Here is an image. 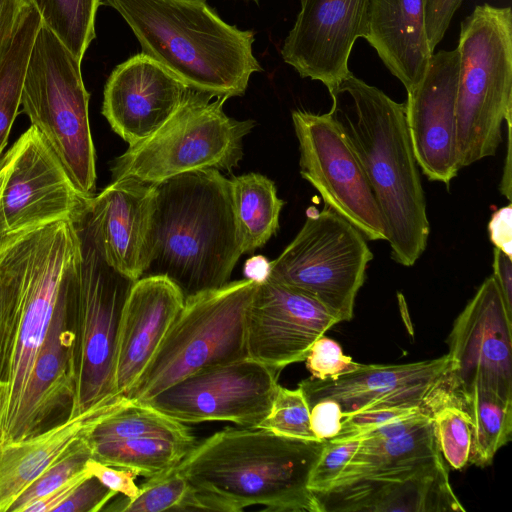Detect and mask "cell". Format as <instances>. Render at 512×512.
Returning a JSON list of instances; mask_svg holds the SVG:
<instances>
[{
    "label": "cell",
    "mask_w": 512,
    "mask_h": 512,
    "mask_svg": "<svg viewBox=\"0 0 512 512\" xmlns=\"http://www.w3.org/2000/svg\"><path fill=\"white\" fill-rule=\"evenodd\" d=\"M81 258L72 218L0 239V379L8 385L0 443L16 423L59 299Z\"/></svg>",
    "instance_id": "6da1fadb"
},
{
    "label": "cell",
    "mask_w": 512,
    "mask_h": 512,
    "mask_svg": "<svg viewBox=\"0 0 512 512\" xmlns=\"http://www.w3.org/2000/svg\"><path fill=\"white\" fill-rule=\"evenodd\" d=\"M324 442L226 427L197 442L176 466L188 483L180 511L322 512L308 480Z\"/></svg>",
    "instance_id": "7a4b0ae2"
},
{
    "label": "cell",
    "mask_w": 512,
    "mask_h": 512,
    "mask_svg": "<svg viewBox=\"0 0 512 512\" xmlns=\"http://www.w3.org/2000/svg\"><path fill=\"white\" fill-rule=\"evenodd\" d=\"M330 95L328 113L374 194L391 258L410 267L426 249L430 226L404 104L352 73Z\"/></svg>",
    "instance_id": "3957f363"
},
{
    "label": "cell",
    "mask_w": 512,
    "mask_h": 512,
    "mask_svg": "<svg viewBox=\"0 0 512 512\" xmlns=\"http://www.w3.org/2000/svg\"><path fill=\"white\" fill-rule=\"evenodd\" d=\"M242 254L230 179L220 170L187 172L156 185L143 276L168 278L186 299L227 284Z\"/></svg>",
    "instance_id": "277c9868"
},
{
    "label": "cell",
    "mask_w": 512,
    "mask_h": 512,
    "mask_svg": "<svg viewBox=\"0 0 512 512\" xmlns=\"http://www.w3.org/2000/svg\"><path fill=\"white\" fill-rule=\"evenodd\" d=\"M127 22L143 54L191 90L226 99L244 95L262 70L254 32L224 22L205 0H104Z\"/></svg>",
    "instance_id": "5b68a950"
},
{
    "label": "cell",
    "mask_w": 512,
    "mask_h": 512,
    "mask_svg": "<svg viewBox=\"0 0 512 512\" xmlns=\"http://www.w3.org/2000/svg\"><path fill=\"white\" fill-rule=\"evenodd\" d=\"M456 95L459 170L493 156L512 115V12L478 5L460 26Z\"/></svg>",
    "instance_id": "8992f818"
},
{
    "label": "cell",
    "mask_w": 512,
    "mask_h": 512,
    "mask_svg": "<svg viewBox=\"0 0 512 512\" xmlns=\"http://www.w3.org/2000/svg\"><path fill=\"white\" fill-rule=\"evenodd\" d=\"M257 287L258 283L244 278L186 298L126 397L144 403L191 374L249 358L247 315Z\"/></svg>",
    "instance_id": "52a82bcc"
},
{
    "label": "cell",
    "mask_w": 512,
    "mask_h": 512,
    "mask_svg": "<svg viewBox=\"0 0 512 512\" xmlns=\"http://www.w3.org/2000/svg\"><path fill=\"white\" fill-rule=\"evenodd\" d=\"M213 98L190 89L160 128L113 161L112 180L133 178L157 185L187 172L235 168L243 157L244 137L255 122L227 116V99Z\"/></svg>",
    "instance_id": "ba28073f"
},
{
    "label": "cell",
    "mask_w": 512,
    "mask_h": 512,
    "mask_svg": "<svg viewBox=\"0 0 512 512\" xmlns=\"http://www.w3.org/2000/svg\"><path fill=\"white\" fill-rule=\"evenodd\" d=\"M21 106L76 189L84 196H92L96 183L95 148L81 63L43 24L30 54Z\"/></svg>",
    "instance_id": "9c48e42d"
},
{
    "label": "cell",
    "mask_w": 512,
    "mask_h": 512,
    "mask_svg": "<svg viewBox=\"0 0 512 512\" xmlns=\"http://www.w3.org/2000/svg\"><path fill=\"white\" fill-rule=\"evenodd\" d=\"M77 224L82 258L71 279L68 297L76 373L70 413L119 395L114 379L117 337L123 308L135 282L108 264L81 219Z\"/></svg>",
    "instance_id": "30bf717a"
},
{
    "label": "cell",
    "mask_w": 512,
    "mask_h": 512,
    "mask_svg": "<svg viewBox=\"0 0 512 512\" xmlns=\"http://www.w3.org/2000/svg\"><path fill=\"white\" fill-rule=\"evenodd\" d=\"M367 241L330 208L310 206L295 238L270 261L269 277L315 299L340 322L350 321L373 259Z\"/></svg>",
    "instance_id": "8fae6325"
},
{
    "label": "cell",
    "mask_w": 512,
    "mask_h": 512,
    "mask_svg": "<svg viewBox=\"0 0 512 512\" xmlns=\"http://www.w3.org/2000/svg\"><path fill=\"white\" fill-rule=\"evenodd\" d=\"M300 174L324 206L350 222L367 240H386L384 220L353 151L329 113L295 110Z\"/></svg>",
    "instance_id": "7c38bea8"
},
{
    "label": "cell",
    "mask_w": 512,
    "mask_h": 512,
    "mask_svg": "<svg viewBox=\"0 0 512 512\" xmlns=\"http://www.w3.org/2000/svg\"><path fill=\"white\" fill-rule=\"evenodd\" d=\"M280 373L245 358L191 374L144 403L181 423L227 421L257 429L270 411Z\"/></svg>",
    "instance_id": "4fadbf2b"
},
{
    "label": "cell",
    "mask_w": 512,
    "mask_h": 512,
    "mask_svg": "<svg viewBox=\"0 0 512 512\" xmlns=\"http://www.w3.org/2000/svg\"><path fill=\"white\" fill-rule=\"evenodd\" d=\"M8 168L0 200L3 235L61 219H80L82 195L38 129L30 127L6 152Z\"/></svg>",
    "instance_id": "5bb4252c"
},
{
    "label": "cell",
    "mask_w": 512,
    "mask_h": 512,
    "mask_svg": "<svg viewBox=\"0 0 512 512\" xmlns=\"http://www.w3.org/2000/svg\"><path fill=\"white\" fill-rule=\"evenodd\" d=\"M448 346L451 385L460 389L479 386L512 400V314L493 275L482 282L455 319Z\"/></svg>",
    "instance_id": "9a60e30c"
},
{
    "label": "cell",
    "mask_w": 512,
    "mask_h": 512,
    "mask_svg": "<svg viewBox=\"0 0 512 512\" xmlns=\"http://www.w3.org/2000/svg\"><path fill=\"white\" fill-rule=\"evenodd\" d=\"M340 321L321 303L272 278L258 284L246 324L248 357L277 371L305 360Z\"/></svg>",
    "instance_id": "2e32d148"
},
{
    "label": "cell",
    "mask_w": 512,
    "mask_h": 512,
    "mask_svg": "<svg viewBox=\"0 0 512 512\" xmlns=\"http://www.w3.org/2000/svg\"><path fill=\"white\" fill-rule=\"evenodd\" d=\"M301 9L281 49L301 77L322 82L329 93L351 74L355 41L365 36L369 0H300Z\"/></svg>",
    "instance_id": "e0dca14e"
},
{
    "label": "cell",
    "mask_w": 512,
    "mask_h": 512,
    "mask_svg": "<svg viewBox=\"0 0 512 512\" xmlns=\"http://www.w3.org/2000/svg\"><path fill=\"white\" fill-rule=\"evenodd\" d=\"M457 48L433 53L422 81L407 93L405 117L412 149L430 181L449 185L459 171L456 148Z\"/></svg>",
    "instance_id": "ac0fdd59"
},
{
    "label": "cell",
    "mask_w": 512,
    "mask_h": 512,
    "mask_svg": "<svg viewBox=\"0 0 512 512\" xmlns=\"http://www.w3.org/2000/svg\"><path fill=\"white\" fill-rule=\"evenodd\" d=\"M155 196L156 185L113 180L89 197L81 217L108 264L134 281L145 271Z\"/></svg>",
    "instance_id": "d6986e66"
},
{
    "label": "cell",
    "mask_w": 512,
    "mask_h": 512,
    "mask_svg": "<svg viewBox=\"0 0 512 512\" xmlns=\"http://www.w3.org/2000/svg\"><path fill=\"white\" fill-rule=\"evenodd\" d=\"M451 358L393 365H364L337 379L312 377L299 383L307 403L333 399L344 414L376 408H422L451 368Z\"/></svg>",
    "instance_id": "ffe728a7"
},
{
    "label": "cell",
    "mask_w": 512,
    "mask_h": 512,
    "mask_svg": "<svg viewBox=\"0 0 512 512\" xmlns=\"http://www.w3.org/2000/svg\"><path fill=\"white\" fill-rule=\"evenodd\" d=\"M189 90L155 60L136 54L110 74L102 114L113 131L134 146L174 114Z\"/></svg>",
    "instance_id": "44dd1931"
},
{
    "label": "cell",
    "mask_w": 512,
    "mask_h": 512,
    "mask_svg": "<svg viewBox=\"0 0 512 512\" xmlns=\"http://www.w3.org/2000/svg\"><path fill=\"white\" fill-rule=\"evenodd\" d=\"M130 401L124 395L102 401L25 439L0 443V512L10 511L20 495L44 472L65 458L91 451L96 426Z\"/></svg>",
    "instance_id": "7402d4cb"
},
{
    "label": "cell",
    "mask_w": 512,
    "mask_h": 512,
    "mask_svg": "<svg viewBox=\"0 0 512 512\" xmlns=\"http://www.w3.org/2000/svg\"><path fill=\"white\" fill-rule=\"evenodd\" d=\"M180 289L164 276L136 280L125 302L115 355V389L126 396L150 364L183 308Z\"/></svg>",
    "instance_id": "603a6c76"
},
{
    "label": "cell",
    "mask_w": 512,
    "mask_h": 512,
    "mask_svg": "<svg viewBox=\"0 0 512 512\" xmlns=\"http://www.w3.org/2000/svg\"><path fill=\"white\" fill-rule=\"evenodd\" d=\"M75 271L59 299L47 337L36 358L20 413L5 442L25 439L39 432L58 407L72 401L76 373L68 297Z\"/></svg>",
    "instance_id": "cb8c5ba5"
},
{
    "label": "cell",
    "mask_w": 512,
    "mask_h": 512,
    "mask_svg": "<svg viewBox=\"0 0 512 512\" xmlns=\"http://www.w3.org/2000/svg\"><path fill=\"white\" fill-rule=\"evenodd\" d=\"M314 495L322 512L465 511L444 461L405 480L358 479Z\"/></svg>",
    "instance_id": "d4e9b609"
},
{
    "label": "cell",
    "mask_w": 512,
    "mask_h": 512,
    "mask_svg": "<svg viewBox=\"0 0 512 512\" xmlns=\"http://www.w3.org/2000/svg\"><path fill=\"white\" fill-rule=\"evenodd\" d=\"M424 0H369L364 39L411 92L424 78L432 54Z\"/></svg>",
    "instance_id": "484cf974"
},
{
    "label": "cell",
    "mask_w": 512,
    "mask_h": 512,
    "mask_svg": "<svg viewBox=\"0 0 512 512\" xmlns=\"http://www.w3.org/2000/svg\"><path fill=\"white\" fill-rule=\"evenodd\" d=\"M442 461L429 420L398 437L381 441L360 440L357 451L331 489L358 479L405 480Z\"/></svg>",
    "instance_id": "4316f807"
},
{
    "label": "cell",
    "mask_w": 512,
    "mask_h": 512,
    "mask_svg": "<svg viewBox=\"0 0 512 512\" xmlns=\"http://www.w3.org/2000/svg\"><path fill=\"white\" fill-rule=\"evenodd\" d=\"M230 191L242 253H252L278 230L285 202L278 197L274 182L259 173L233 177Z\"/></svg>",
    "instance_id": "83f0119b"
},
{
    "label": "cell",
    "mask_w": 512,
    "mask_h": 512,
    "mask_svg": "<svg viewBox=\"0 0 512 512\" xmlns=\"http://www.w3.org/2000/svg\"><path fill=\"white\" fill-rule=\"evenodd\" d=\"M448 374V373H447ZM446 381L467 414L471 428L470 463L490 465L498 450L511 439L512 400L479 386L460 389Z\"/></svg>",
    "instance_id": "f1b7e54d"
},
{
    "label": "cell",
    "mask_w": 512,
    "mask_h": 512,
    "mask_svg": "<svg viewBox=\"0 0 512 512\" xmlns=\"http://www.w3.org/2000/svg\"><path fill=\"white\" fill-rule=\"evenodd\" d=\"M197 442L195 437H142L90 445L92 458L95 460L105 465L133 471L147 479L176 467Z\"/></svg>",
    "instance_id": "f546056e"
},
{
    "label": "cell",
    "mask_w": 512,
    "mask_h": 512,
    "mask_svg": "<svg viewBox=\"0 0 512 512\" xmlns=\"http://www.w3.org/2000/svg\"><path fill=\"white\" fill-rule=\"evenodd\" d=\"M39 11L32 4L22 17L13 41L0 64V156L21 106L26 69L41 27Z\"/></svg>",
    "instance_id": "4dcf8cb0"
},
{
    "label": "cell",
    "mask_w": 512,
    "mask_h": 512,
    "mask_svg": "<svg viewBox=\"0 0 512 512\" xmlns=\"http://www.w3.org/2000/svg\"><path fill=\"white\" fill-rule=\"evenodd\" d=\"M423 410L433 424L442 458L454 470L466 467L470 463L471 428L446 376L427 397Z\"/></svg>",
    "instance_id": "1f68e13d"
},
{
    "label": "cell",
    "mask_w": 512,
    "mask_h": 512,
    "mask_svg": "<svg viewBox=\"0 0 512 512\" xmlns=\"http://www.w3.org/2000/svg\"><path fill=\"white\" fill-rule=\"evenodd\" d=\"M142 437L194 438L190 429L184 423L167 416L145 403L130 400L96 426L91 434L90 443Z\"/></svg>",
    "instance_id": "d6a6232c"
},
{
    "label": "cell",
    "mask_w": 512,
    "mask_h": 512,
    "mask_svg": "<svg viewBox=\"0 0 512 512\" xmlns=\"http://www.w3.org/2000/svg\"><path fill=\"white\" fill-rule=\"evenodd\" d=\"M45 25L82 62L95 38V17L100 0H32Z\"/></svg>",
    "instance_id": "836d02e7"
},
{
    "label": "cell",
    "mask_w": 512,
    "mask_h": 512,
    "mask_svg": "<svg viewBox=\"0 0 512 512\" xmlns=\"http://www.w3.org/2000/svg\"><path fill=\"white\" fill-rule=\"evenodd\" d=\"M188 483L174 467L147 480L139 486L134 498L115 496L106 510L117 512L180 511L188 494Z\"/></svg>",
    "instance_id": "e575fe53"
},
{
    "label": "cell",
    "mask_w": 512,
    "mask_h": 512,
    "mask_svg": "<svg viewBox=\"0 0 512 512\" xmlns=\"http://www.w3.org/2000/svg\"><path fill=\"white\" fill-rule=\"evenodd\" d=\"M257 429L287 438L318 441L310 426L306 396L299 386L288 389L277 385L270 411Z\"/></svg>",
    "instance_id": "d590c367"
},
{
    "label": "cell",
    "mask_w": 512,
    "mask_h": 512,
    "mask_svg": "<svg viewBox=\"0 0 512 512\" xmlns=\"http://www.w3.org/2000/svg\"><path fill=\"white\" fill-rule=\"evenodd\" d=\"M359 444L360 440L324 442L308 480V488L313 494L324 493L331 489L357 451Z\"/></svg>",
    "instance_id": "8d00e7d4"
},
{
    "label": "cell",
    "mask_w": 512,
    "mask_h": 512,
    "mask_svg": "<svg viewBox=\"0 0 512 512\" xmlns=\"http://www.w3.org/2000/svg\"><path fill=\"white\" fill-rule=\"evenodd\" d=\"M92 457L91 451H83L71 455L60 461L46 472L41 474L14 502L11 512H25L36 500L48 495L71 476L83 469L88 458Z\"/></svg>",
    "instance_id": "74e56055"
},
{
    "label": "cell",
    "mask_w": 512,
    "mask_h": 512,
    "mask_svg": "<svg viewBox=\"0 0 512 512\" xmlns=\"http://www.w3.org/2000/svg\"><path fill=\"white\" fill-rule=\"evenodd\" d=\"M305 361L311 377L318 380L337 379L362 366L344 355L338 342L324 335L312 344Z\"/></svg>",
    "instance_id": "f35d334b"
},
{
    "label": "cell",
    "mask_w": 512,
    "mask_h": 512,
    "mask_svg": "<svg viewBox=\"0 0 512 512\" xmlns=\"http://www.w3.org/2000/svg\"><path fill=\"white\" fill-rule=\"evenodd\" d=\"M423 410L422 408H376L343 415L339 434L333 441L357 440L371 430L395 419ZM329 441V440H328Z\"/></svg>",
    "instance_id": "ab89813d"
},
{
    "label": "cell",
    "mask_w": 512,
    "mask_h": 512,
    "mask_svg": "<svg viewBox=\"0 0 512 512\" xmlns=\"http://www.w3.org/2000/svg\"><path fill=\"white\" fill-rule=\"evenodd\" d=\"M115 491L104 486L98 479L91 476L85 480L72 494L59 505L55 512H96L104 509L115 496Z\"/></svg>",
    "instance_id": "60d3db41"
},
{
    "label": "cell",
    "mask_w": 512,
    "mask_h": 512,
    "mask_svg": "<svg viewBox=\"0 0 512 512\" xmlns=\"http://www.w3.org/2000/svg\"><path fill=\"white\" fill-rule=\"evenodd\" d=\"M308 405L310 426L317 440L325 442L336 437L341 430L344 415L339 403L325 398Z\"/></svg>",
    "instance_id": "b9f144b4"
},
{
    "label": "cell",
    "mask_w": 512,
    "mask_h": 512,
    "mask_svg": "<svg viewBox=\"0 0 512 512\" xmlns=\"http://www.w3.org/2000/svg\"><path fill=\"white\" fill-rule=\"evenodd\" d=\"M85 468L104 486L129 499L134 498L139 491L135 483L138 475L133 471L105 465L92 457L85 462Z\"/></svg>",
    "instance_id": "7bdbcfd3"
},
{
    "label": "cell",
    "mask_w": 512,
    "mask_h": 512,
    "mask_svg": "<svg viewBox=\"0 0 512 512\" xmlns=\"http://www.w3.org/2000/svg\"><path fill=\"white\" fill-rule=\"evenodd\" d=\"M462 1L463 0H424L426 34L430 49L433 52L443 39Z\"/></svg>",
    "instance_id": "ee69618b"
},
{
    "label": "cell",
    "mask_w": 512,
    "mask_h": 512,
    "mask_svg": "<svg viewBox=\"0 0 512 512\" xmlns=\"http://www.w3.org/2000/svg\"><path fill=\"white\" fill-rule=\"evenodd\" d=\"M32 0H0V64Z\"/></svg>",
    "instance_id": "f6af8a7d"
},
{
    "label": "cell",
    "mask_w": 512,
    "mask_h": 512,
    "mask_svg": "<svg viewBox=\"0 0 512 512\" xmlns=\"http://www.w3.org/2000/svg\"><path fill=\"white\" fill-rule=\"evenodd\" d=\"M92 475L85 468L75 473L66 482L48 495L36 500L25 512H55L56 508L67 500L71 494Z\"/></svg>",
    "instance_id": "bcb514c9"
},
{
    "label": "cell",
    "mask_w": 512,
    "mask_h": 512,
    "mask_svg": "<svg viewBox=\"0 0 512 512\" xmlns=\"http://www.w3.org/2000/svg\"><path fill=\"white\" fill-rule=\"evenodd\" d=\"M490 241L496 249L512 258V205L496 210L488 223Z\"/></svg>",
    "instance_id": "7dc6e473"
},
{
    "label": "cell",
    "mask_w": 512,
    "mask_h": 512,
    "mask_svg": "<svg viewBox=\"0 0 512 512\" xmlns=\"http://www.w3.org/2000/svg\"><path fill=\"white\" fill-rule=\"evenodd\" d=\"M492 266L493 277L498 284L507 311L512 314V258L495 248Z\"/></svg>",
    "instance_id": "c3c4849f"
},
{
    "label": "cell",
    "mask_w": 512,
    "mask_h": 512,
    "mask_svg": "<svg viewBox=\"0 0 512 512\" xmlns=\"http://www.w3.org/2000/svg\"><path fill=\"white\" fill-rule=\"evenodd\" d=\"M271 272L270 261L262 255H255L247 259L243 267V274L246 279H250L260 284L266 281Z\"/></svg>",
    "instance_id": "681fc988"
},
{
    "label": "cell",
    "mask_w": 512,
    "mask_h": 512,
    "mask_svg": "<svg viewBox=\"0 0 512 512\" xmlns=\"http://www.w3.org/2000/svg\"><path fill=\"white\" fill-rule=\"evenodd\" d=\"M511 117L509 116L505 120L507 125V152L500 183V191L508 200L511 199Z\"/></svg>",
    "instance_id": "f907efd6"
},
{
    "label": "cell",
    "mask_w": 512,
    "mask_h": 512,
    "mask_svg": "<svg viewBox=\"0 0 512 512\" xmlns=\"http://www.w3.org/2000/svg\"><path fill=\"white\" fill-rule=\"evenodd\" d=\"M8 385L5 381L0 379V435L5 416L6 403H7Z\"/></svg>",
    "instance_id": "816d5d0a"
},
{
    "label": "cell",
    "mask_w": 512,
    "mask_h": 512,
    "mask_svg": "<svg viewBox=\"0 0 512 512\" xmlns=\"http://www.w3.org/2000/svg\"><path fill=\"white\" fill-rule=\"evenodd\" d=\"M7 168H8V163H7L6 158L3 156V158L0 159V200H1V195H2L4 184H5V180H6ZM2 236H3V232H2L1 221H0V239Z\"/></svg>",
    "instance_id": "f5cc1de1"
},
{
    "label": "cell",
    "mask_w": 512,
    "mask_h": 512,
    "mask_svg": "<svg viewBox=\"0 0 512 512\" xmlns=\"http://www.w3.org/2000/svg\"><path fill=\"white\" fill-rule=\"evenodd\" d=\"M253 1H258V0H253Z\"/></svg>",
    "instance_id": "db71d44e"
}]
</instances>
